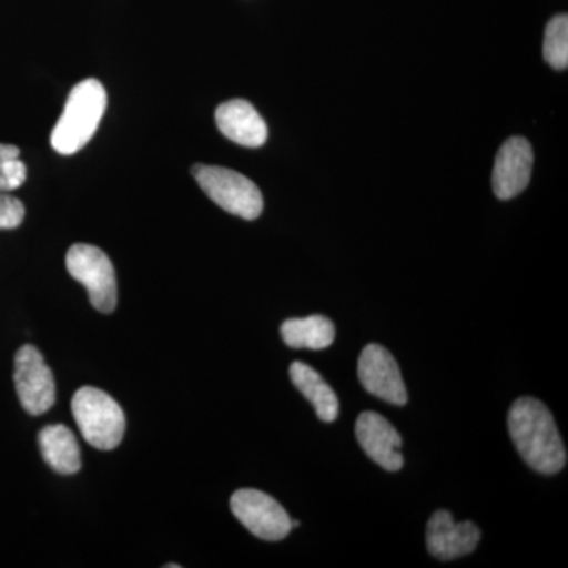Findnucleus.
I'll return each instance as SVG.
<instances>
[{"label": "nucleus", "mask_w": 568, "mask_h": 568, "mask_svg": "<svg viewBox=\"0 0 568 568\" xmlns=\"http://www.w3.org/2000/svg\"><path fill=\"white\" fill-rule=\"evenodd\" d=\"M28 178V168L20 160L17 145L0 144V193L20 189Z\"/></svg>", "instance_id": "f3484780"}, {"label": "nucleus", "mask_w": 568, "mask_h": 568, "mask_svg": "<svg viewBox=\"0 0 568 568\" xmlns=\"http://www.w3.org/2000/svg\"><path fill=\"white\" fill-rule=\"evenodd\" d=\"M358 379L368 394L395 406H405L407 390L399 366L386 347L368 345L358 357Z\"/></svg>", "instance_id": "6e6552de"}, {"label": "nucleus", "mask_w": 568, "mask_h": 568, "mask_svg": "<svg viewBox=\"0 0 568 568\" xmlns=\"http://www.w3.org/2000/svg\"><path fill=\"white\" fill-rule=\"evenodd\" d=\"M71 413L89 446L112 450L122 443L125 433L122 407L100 388H80L71 399Z\"/></svg>", "instance_id": "7ed1b4c3"}, {"label": "nucleus", "mask_w": 568, "mask_h": 568, "mask_svg": "<svg viewBox=\"0 0 568 568\" xmlns=\"http://www.w3.org/2000/svg\"><path fill=\"white\" fill-rule=\"evenodd\" d=\"M545 61L556 70H566L568 65V18L558 14L548 22L544 41Z\"/></svg>", "instance_id": "dca6fc26"}, {"label": "nucleus", "mask_w": 568, "mask_h": 568, "mask_svg": "<svg viewBox=\"0 0 568 568\" xmlns=\"http://www.w3.org/2000/svg\"><path fill=\"white\" fill-rule=\"evenodd\" d=\"M282 338L293 349H325L335 342V325L321 315L294 317L284 321Z\"/></svg>", "instance_id": "2eb2a0df"}, {"label": "nucleus", "mask_w": 568, "mask_h": 568, "mask_svg": "<svg viewBox=\"0 0 568 568\" xmlns=\"http://www.w3.org/2000/svg\"><path fill=\"white\" fill-rule=\"evenodd\" d=\"M13 377L18 398L26 413L41 416L54 406V376L36 346H22L14 355Z\"/></svg>", "instance_id": "423d86ee"}, {"label": "nucleus", "mask_w": 568, "mask_h": 568, "mask_svg": "<svg viewBox=\"0 0 568 568\" xmlns=\"http://www.w3.org/2000/svg\"><path fill=\"white\" fill-rule=\"evenodd\" d=\"M290 376L295 388L315 407L320 420L325 424L336 420L339 410L338 398H336L334 388L325 383L323 376L315 368L302 364V362H294L290 366Z\"/></svg>", "instance_id": "4468645a"}, {"label": "nucleus", "mask_w": 568, "mask_h": 568, "mask_svg": "<svg viewBox=\"0 0 568 568\" xmlns=\"http://www.w3.org/2000/svg\"><path fill=\"white\" fill-rule=\"evenodd\" d=\"M44 462L62 476H71L81 469V450L77 436L65 425H50L39 435Z\"/></svg>", "instance_id": "ddd939ff"}, {"label": "nucleus", "mask_w": 568, "mask_h": 568, "mask_svg": "<svg viewBox=\"0 0 568 568\" xmlns=\"http://www.w3.org/2000/svg\"><path fill=\"white\" fill-rule=\"evenodd\" d=\"M26 209L18 197L0 193V230H14L24 220Z\"/></svg>", "instance_id": "a211bd4d"}, {"label": "nucleus", "mask_w": 568, "mask_h": 568, "mask_svg": "<svg viewBox=\"0 0 568 568\" xmlns=\"http://www.w3.org/2000/svg\"><path fill=\"white\" fill-rule=\"evenodd\" d=\"M108 95L102 82L88 78L71 89L65 108L51 133V145L61 155L80 152L97 133L106 111Z\"/></svg>", "instance_id": "f03ea898"}, {"label": "nucleus", "mask_w": 568, "mask_h": 568, "mask_svg": "<svg viewBox=\"0 0 568 568\" xmlns=\"http://www.w3.org/2000/svg\"><path fill=\"white\" fill-rule=\"evenodd\" d=\"M480 529L473 521H455L450 511L437 510L426 526V548L439 560L465 558L476 551Z\"/></svg>", "instance_id": "1a4fd4ad"}, {"label": "nucleus", "mask_w": 568, "mask_h": 568, "mask_svg": "<svg viewBox=\"0 0 568 568\" xmlns=\"http://www.w3.org/2000/svg\"><path fill=\"white\" fill-rule=\"evenodd\" d=\"M534 152L525 138H510L496 156L493 190L499 200H511L525 192L532 174Z\"/></svg>", "instance_id": "9b49d317"}, {"label": "nucleus", "mask_w": 568, "mask_h": 568, "mask_svg": "<svg viewBox=\"0 0 568 568\" xmlns=\"http://www.w3.org/2000/svg\"><path fill=\"white\" fill-rule=\"evenodd\" d=\"M355 436L365 454L383 469L396 473L405 466V458L399 452L402 436L386 417L373 410L362 413L355 424Z\"/></svg>", "instance_id": "9d476101"}, {"label": "nucleus", "mask_w": 568, "mask_h": 568, "mask_svg": "<svg viewBox=\"0 0 568 568\" xmlns=\"http://www.w3.org/2000/svg\"><path fill=\"white\" fill-rule=\"evenodd\" d=\"M192 174L203 192L223 211L244 220H256L263 213V194L256 183L237 171L194 164Z\"/></svg>", "instance_id": "20e7f679"}, {"label": "nucleus", "mask_w": 568, "mask_h": 568, "mask_svg": "<svg viewBox=\"0 0 568 568\" xmlns=\"http://www.w3.org/2000/svg\"><path fill=\"white\" fill-rule=\"evenodd\" d=\"M508 433L526 465L540 474H558L567 465L564 446L555 417L544 403L523 396L508 410Z\"/></svg>", "instance_id": "f257e3e1"}, {"label": "nucleus", "mask_w": 568, "mask_h": 568, "mask_svg": "<svg viewBox=\"0 0 568 568\" xmlns=\"http://www.w3.org/2000/svg\"><path fill=\"white\" fill-rule=\"evenodd\" d=\"M231 510L254 537L263 540H283L293 529V519L287 511L274 497L260 489L245 488L235 491L231 497Z\"/></svg>", "instance_id": "0eeeda50"}, {"label": "nucleus", "mask_w": 568, "mask_h": 568, "mask_svg": "<svg viewBox=\"0 0 568 568\" xmlns=\"http://www.w3.org/2000/svg\"><path fill=\"white\" fill-rule=\"evenodd\" d=\"M67 271L88 290L89 301L100 313H112L118 306V282L114 265L99 246L74 244L67 253Z\"/></svg>", "instance_id": "39448f33"}, {"label": "nucleus", "mask_w": 568, "mask_h": 568, "mask_svg": "<svg viewBox=\"0 0 568 568\" xmlns=\"http://www.w3.org/2000/svg\"><path fill=\"white\" fill-rule=\"evenodd\" d=\"M216 126L227 140L245 148H261L268 138L267 123L246 100H230L215 111Z\"/></svg>", "instance_id": "f8f14e48"}]
</instances>
